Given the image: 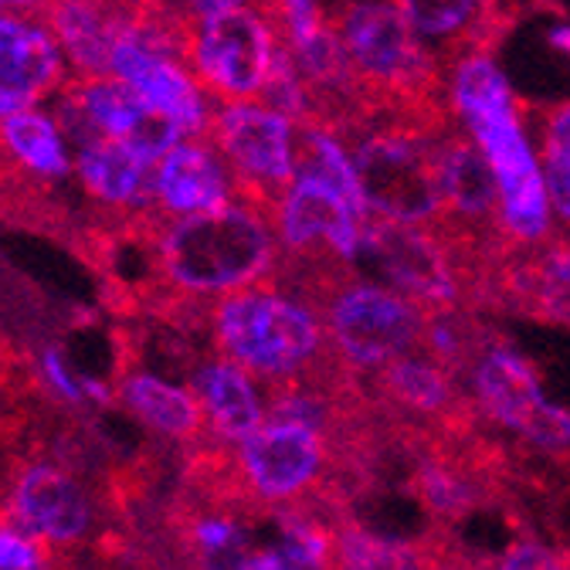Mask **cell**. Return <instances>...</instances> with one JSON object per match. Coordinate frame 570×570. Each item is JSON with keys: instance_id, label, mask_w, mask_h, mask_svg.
Listing matches in <instances>:
<instances>
[{"instance_id": "obj_5", "label": "cell", "mask_w": 570, "mask_h": 570, "mask_svg": "<svg viewBox=\"0 0 570 570\" xmlns=\"http://www.w3.org/2000/svg\"><path fill=\"white\" fill-rule=\"evenodd\" d=\"M204 326L214 353L245 367L265 387L313 381L340 364L316 306L278 282L210 303Z\"/></svg>"}, {"instance_id": "obj_14", "label": "cell", "mask_w": 570, "mask_h": 570, "mask_svg": "<svg viewBox=\"0 0 570 570\" xmlns=\"http://www.w3.org/2000/svg\"><path fill=\"white\" fill-rule=\"evenodd\" d=\"M58 122L65 126L71 147H79L89 136L129 139L150 160H160L187 139L174 122L150 112L142 99L112 76H71L58 92Z\"/></svg>"}, {"instance_id": "obj_33", "label": "cell", "mask_w": 570, "mask_h": 570, "mask_svg": "<svg viewBox=\"0 0 570 570\" xmlns=\"http://www.w3.org/2000/svg\"><path fill=\"white\" fill-rule=\"evenodd\" d=\"M187 4H190V18H210V14H228V11L252 8L255 0H187Z\"/></svg>"}, {"instance_id": "obj_20", "label": "cell", "mask_w": 570, "mask_h": 570, "mask_svg": "<svg viewBox=\"0 0 570 570\" xmlns=\"http://www.w3.org/2000/svg\"><path fill=\"white\" fill-rule=\"evenodd\" d=\"M154 170L150 160L129 139L89 136L76 147V167L89 200L116 214H136V218H157L154 214Z\"/></svg>"}, {"instance_id": "obj_9", "label": "cell", "mask_w": 570, "mask_h": 570, "mask_svg": "<svg viewBox=\"0 0 570 570\" xmlns=\"http://www.w3.org/2000/svg\"><path fill=\"white\" fill-rule=\"evenodd\" d=\"M207 139L225 157L238 197L262 204L268 214L278 194L293 184L299 164V132L289 116L265 106L262 99L252 102H222L210 116Z\"/></svg>"}, {"instance_id": "obj_26", "label": "cell", "mask_w": 570, "mask_h": 570, "mask_svg": "<svg viewBox=\"0 0 570 570\" xmlns=\"http://www.w3.org/2000/svg\"><path fill=\"white\" fill-rule=\"evenodd\" d=\"M540 119V154L543 170L570 177V102L550 106L537 112Z\"/></svg>"}, {"instance_id": "obj_17", "label": "cell", "mask_w": 570, "mask_h": 570, "mask_svg": "<svg viewBox=\"0 0 570 570\" xmlns=\"http://www.w3.org/2000/svg\"><path fill=\"white\" fill-rule=\"evenodd\" d=\"M462 384L475 411L482 414V421L520 432L527 442L537 435V428L543 424L550 411V401L540 391L537 367L523 353H517L503 336L485 346V353L472 364Z\"/></svg>"}, {"instance_id": "obj_8", "label": "cell", "mask_w": 570, "mask_h": 570, "mask_svg": "<svg viewBox=\"0 0 570 570\" xmlns=\"http://www.w3.org/2000/svg\"><path fill=\"white\" fill-rule=\"evenodd\" d=\"M278 28L265 4L190 18L187 31V65L207 96L222 102L262 99L272 65L278 55Z\"/></svg>"}, {"instance_id": "obj_25", "label": "cell", "mask_w": 570, "mask_h": 570, "mask_svg": "<svg viewBox=\"0 0 570 570\" xmlns=\"http://www.w3.org/2000/svg\"><path fill=\"white\" fill-rule=\"evenodd\" d=\"M421 553L424 540H391L350 513L336 520L333 570H417Z\"/></svg>"}, {"instance_id": "obj_22", "label": "cell", "mask_w": 570, "mask_h": 570, "mask_svg": "<svg viewBox=\"0 0 570 570\" xmlns=\"http://www.w3.org/2000/svg\"><path fill=\"white\" fill-rule=\"evenodd\" d=\"M116 401L147 428L150 435L170 445L207 442L204 411L190 384H177L160 371L129 367L116 384Z\"/></svg>"}, {"instance_id": "obj_2", "label": "cell", "mask_w": 570, "mask_h": 570, "mask_svg": "<svg viewBox=\"0 0 570 570\" xmlns=\"http://www.w3.org/2000/svg\"><path fill=\"white\" fill-rule=\"evenodd\" d=\"M333 31L367 106V119H401L428 132L452 129L445 68L394 4L353 0L333 14Z\"/></svg>"}, {"instance_id": "obj_6", "label": "cell", "mask_w": 570, "mask_h": 570, "mask_svg": "<svg viewBox=\"0 0 570 570\" xmlns=\"http://www.w3.org/2000/svg\"><path fill=\"white\" fill-rule=\"evenodd\" d=\"M228 452V503L252 513H275L309 503L350 510L340 489L336 452L313 424L265 417L255 435Z\"/></svg>"}, {"instance_id": "obj_3", "label": "cell", "mask_w": 570, "mask_h": 570, "mask_svg": "<svg viewBox=\"0 0 570 570\" xmlns=\"http://www.w3.org/2000/svg\"><path fill=\"white\" fill-rule=\"evenodd\" d=\"M449 106L495 177L507 242L513 248L547 242L557 228L543 167L523 132L513 89L492 55H465L455 61L449 71Z\"/></svg>"}, {"instance_id": "obj_19", "label": "cell", "mask_w": 570, "mask_h": 570, "mask_svg": "<svg viewBox=\"0 0 570 570\" xmlns=\"http://www.w3.org/2000/svg\"><path fill=\"white\" fill-rule=\"evenodd\" d=\"M190 391L200 401L207 442L235 449L255 435L268 417V391L245 367L232 364L228 356L214 353L200 356L187 377Z\"/></svg>"}, {"instance_id": "obj_27", "label": "cell", "mask_w": 570, "mask_h": 570, "mask_svg": "<svg viewBox=\"0 0 570 570\" xmlns=\"http://www.w3.org/2000/svg\"><path fill=\"white\" fill-rule=\"evenodd\" d=\"M485 570H570V553L523 537L495 557H485Z\"/></svg>"}, {"instance_id": "obj_24", "label": "cell", "mask_w": 570, "mask_h": 570, "mask_svg": "<svg viewBox=\"0 0 570 570\" xmlns=\"http://www.w3.org/2000/svg\"><path fill=\"white\" fill-rule=\"evenodd\" d=\"M0 154H4L24 177L55 184L76 167V147L55 112L35 106L0 119Z\"/></svg>"}, {"instance_id": "obj_29", "label": "cell", "mask_w": 570, "mask_h": 570, "mask_svg": "<svg viewBox=\"0 0 570 570\" xmlns=\"http://www.w3.org/2000/svg\"><path fill=\"white\" fill-rule=\"evenodd\" d=\"M0 570H51V550L21 527L0 520Z\"/></svg>"}, {"instance_id": "obj_28", "label": "cell", "mask_w": 570, "mask_h": 570, "mask_svg": "<svg viewBox=\"0 0 570 570\" xmlns=\"http://www.w3.org/2000/svg\"><path fill=\"white\" fill-rule=\"evenodd\" d=\"M38 371H41L45 387H48L61 404H71V407L89 404V391H86L89 377L71 367V364H68V356H65L58 346H48V350L41 353Z\"/></svg>"}, {"instance_id": "obj_31", "label": "cell", "mask_w": 570, "mask_h": 570, "mask_svg": "<svg viewBox=\"0 0 570 570\" xmlns=\"http://www.w3.org/2000/svg\"><path fill=\"white\" fill-rule=\"evenodd\" d=\"M218 570H303V567H296L289 557L278 553L275 547H248L245 553L232 557Z\"/></svg>"}, {"instance_id": "obj_32", "label": "cell", "mask_w": 570, "mask_h": 570, "mask_svg": "<svg viewBox=\"0 0 570 570\" xmlns=\"http://www.w3.org/2000/svg\"><path fill=\"white\" fill-rule=\"evenodd\" d=\"M543 180H547V194H550V207L557 214V222L570 232V177L543 170Z\"/></svg>"}, {"instance_id": "obj_15", "label": "cell", "mask_w": 570, "mask_h": 570, "mask_svg": "<svg viewBox=\"0 0 570 570\" xmlns=\"http://www.w3.org/2000/svg\"><path fill=\"white\" fill-rule=\"evenodd\" d=\"M489 309L570 330V235L553 232L540 245L507 252L492 275Z\"/></svg>"}, {"instance_id": "obj_11", "label": "cell", "mask_w": 570, "mask_h": 570, "mask_svg": "<svg viewBox=\"0 0 570 570\" xmlns=\"http://www.w3.org/2000/svg\"><path fill=\"white\" fill-rule=\"evenodd\" d=\"M38 543L55 550H79L99 530V507L86 479L51 459L24 462L4 489V517Z\"/></svg>"}, {"instance_id": "obj_1", "label": "cell", "mask_w": 570, "mask_h": 570, "mask_svg": "<svg viewBox=\"0 0 570 570\" xmlns=\"http://www.w3.org/2000/svg\"><path fill=\"white\" fill-rule=\"evenodd\" d=\"M147 245L160 289L200 309L252 285L275 282L282 268L272 214L248 197L190 218H154Z\"/></svg>"}, {"instance_id": "obj_30", "label": "cell", "mask_w": 570, "mask_h": 570, "mask_svg": "<svg viewBox=\"0 0 570 570\" xmlns=\"http://www.w3.org/2000/svg\"><path fill=\"white\" fill-rule=\"evenodd\" d=\"M417 570H485V557L462 550L449 530L435 527L432 537H424V553Z\"/></svg>"}, {"instance_id": "obj_10", "label": "cell", "mask_w": 570, "mask_h": 570, "mask_svg": "<svg viewBox=\"0 0 570 570\" xmlns=\"http://www.w3.org/2000/svg\"><path fill=\"white\" fill-rule=\"evenodd\" d=\"M364 384L381 414L407 432L442 439L482 432V414L475 411L465 384L421 350L384 364L377 374L364 377Z\"/></svg>"}, {"instance_id": "obj_16", "label": "cell", "mask_w": 570, "mask_h": 570, "mask_svg": "<svg viewBox=\"0 0 570 570\" xmlns=\"http://www.w3.org/2000/svg\"><path fill=\"white\" fill-rule=\"evenodd\" d=\"M71 68L41 14L0 11V119L61 92Z\"/></svg>"}, {"instance_id": "obj_35", "label": "cell", "mask_w": 570, "mask_h": 570, "mask_svg": "<svg viewBox=\"0 0 570 570\" xmlns=\"http://www.w3.org/2000/svg\"><path fill=\"white\" fill-rule=\"evenodd\" d=\"M547 41H550V48H557V51H563V55L570 58V28H567V24H560V28H550Z\"/></svg>"}, {"instance_id": "obj_21", "label": "cell", "mask_w": 570, "mask_h": 570, "mask_svg": "<svg viewBox=\"0 0 570 570\" xmlns=\"http://www.w3.org/2000/svg\"><path fill=\"white\" fill-rule=\"evenodd\" d=\"M147 0H48L41 18L58 38L71 76H106L122 28Z\"/></svg>"}, {"instance_id": "obj_4", "label": "cell", "mask_w": 570, "mask_h": 570, "mask_svg": "<svg viewBox=\"0 0 570 570\" xmlns=\"http://www.w3.org/2000/svg\"><path fill=\"white\" fill-rule=\"evenodd\" d=\"M275 282L316 306L333 356L356 377L421 350L428 313L397 289L353 275L346 262L282 258Z\"/></svg>"}, {"instance_id": "obj_18", "label": "cell", "mask_w": 570, "mask_h": 570, "mask_svg": "<svg viewBox=\"0 0 570 570\" xmlns=\"http://www.w3.org/2000/svg\"><path fill=\"white\" fill-rule=\"evenodd\" d=\"M235 197L238 184L207 136H187L157 160L154 214L164 222L228 207Z\"/></svg>"}, {"instance_id": "obj_34", "label": "cell", "mask_w": 570, "mask_h": 570, "mask_svg": "<svg viewBox=\"0 0 570 570\" xmlns=\"http://www.w3.org/2000/svg\"><path fill=\"white\" fill-rule=\"evenodd\" d=\"M48 0H0V11H21V14H41Z\"/></svg>"}, {"instance_id": "obj_7", "label": "cell", "mask_w": 570, "mask_h": 570, "mask_svg": "<svg viewBox=\"0 0 570 570\" xmlns=\"http://www.w3.org/2000/svg\"><path fill=\"white\" fill-rule=\"evenodd\" d=\"M439 136L442 132H428L401 119H367L340 136L350 142V160L371 218L417 228L442 222L435 170Z\"/></svg>"}, {"instance_id": "obj_12", "label": "cell", "mask_w": 570, "mask_h": 570, "mask_svg": "<svg viewBox=\"0 0 570 570\" xmlns=\"http://www.w3.org/2000/svg\"><path fill=\"white\" fill-rule=\"evenodd\" d=\"M364 252H371L381 262V268L394 282V289L407 296L414 306H421L428 316L469 309L455 252L439 228L367 218Z\"/></svg>"}, {"instance_id": "obj_23", "label": "cell", "mask_w": 570, "mask_h": 570, "mask_svg": "<svg viewBox=\"0 0 570 570\" xmlns=\"http://www.w3.org/2000/svg\"><path fill=\"white\" fill-rule=\"evenodd\" d=\"M394 8L432 48L445 71H452L465 55H492L499 45L485 0H394Z\"/></svg>"}, {"instance_id": "obj_13", "label": "cell", "mask_w": 570, "mask_h": 570, "mask_svg": "<svg viewBox=\"0 0 570 570\" xmlns=\"http://www.w3.org/2000/svg\"><path fill=\"white\" fill-rule=\"evenodd\" d=\"M282 258H336L353 262L364 252L367 218L330 180L296 170L272 207Z\"/></svg>"}]
</instances>
